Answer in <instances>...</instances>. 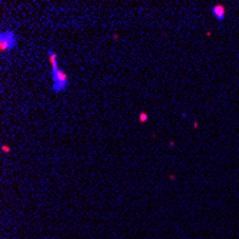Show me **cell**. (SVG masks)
<instances>
[{
	"instance_id": "6da1fadb",
	"label": "cell",
	"mask_w": 239,
	"mask_h": 239,
	"mask_svg": "<svg viewBox=\"0 0 239 239\" xmlns=\"http://www.w3.org/2000/svg\"><path fill=\"white\" fill-rule=\"evenodd\" d=\"M50 77H52V87L56 93H62L63 90L67 89L69 86V75L66 73V70L57 67L50 70Z\"/></svg>"
},
{
	"instance_id": "7a4b0ae2",
	"label": "cell",
	"mask_w": 239,
	"mask_h": 239,
	"mask_svg": "<svg viewBox=\"0 0 239 239\" xmlns=\"http://www.w3.org/2000/svg\"><path fill=\"white\" fill-rule=\"evenodd\" d=\"M16 44H17V39L13 30H3L0 33V52L1 53L13 50Z\"/></svg>"
},
{
	"instance_id": "3957f363",
	"label": "cell",
	"mask_w": 239,
	"mask_h": 239,
	"mask_svg": "<svg viewBox=\"0 0 239 239\" xmlns=\"http://www.w3.org/2000/svg\"><path fill=\"white\" fill-rule=\"evenodd\" d=\"M210 13H212V16L219 20V22H222L223 19H225V16H226V7L223 6V4H215L212 9H210Z\"/></svg>"
},
{
	"instance_id": "277c9868",
	"label": "cell",
	"mask_w": 239,
	"mask_h": 239,
	"mask_svg": "<svg viewBox=\"0 0 239 239\" xmlns=\"http://www.w3.org/2000/svg\"><path fill=\"white\" fill-rule=\"evenodd\" d=\"M49 63L52 66V70L59 67V60H57V53L54 50H49Z\"/></svg>"
},
{
	"instance_id": "5b68a950",
	"label": "cell",
	"mask_w": 239,
	"mask_h": 239,
	"mask_svg": "<svg viewBox=\"0 0 239 239\" xmlns=\"http://www.w3.org/2000/svg\"><path fill=\"white\" fill-rule=\"evenodd\" d=\"M148 120H149V115H148L146 112H141V113H139V122H141V123H146Z\"/></svg>"
},
{
	"instance_id": "8992f818",
	"label": "cell",
	"mask_w": 239,
	"mask_h": 239,
	"mask_svg": "<svg viewBox=\"0 0 239 239\" xmlns=\"http://www.w3.org/2000/svg\"><path fill=\"white\" fill-rule=\"evenodd\" d=\"M11 149H10V146H7V145H1V152H4V153H9Z\"/></svg>"
},
{
	"instance_id": "52a82bcc",
	"label": "cell",
	"mask_w": 239,
	"mask_h": 239,
	"mask_svg": "<svg viewBox=\"0 0 239 239\" xmlns=\"http://www.w3.org/2000/svg\"><path fill=\"white\" fill-rule=\"evenodd\" d=\"M169 146H171V148H173V146H175V142L171 141V142H169Z\"/></svg>"
},
{
	"instance_id": "ba28073f",
	"label": "cell",
	"mask_w": 239,
	"mask_h": 239,
	"mask_svg": "<svg viewBox=\"0 0 239 239\" xmlns=\"http://www.w3.org/2000/svg\"><path fill=\"white\" fill-rule=\"evenodd\" d=\"M198 126H199V125H198V122H193V128H195V129H198Z\"/></svg>"
}]
</instances>
